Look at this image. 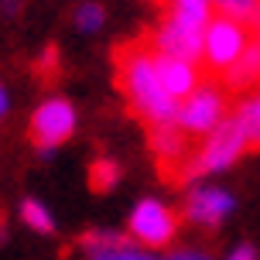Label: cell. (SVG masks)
Returning a JSON list of instances; mask_svg holds the SVG:
<instances>
[{"instance_id": "obj_1", "label": "cell", "mask_w": 260, "mask_h": 260, "mask_svg": "<svg viewBox=\"0 0 260 260\" xmlns=\"http://www.w3.org/2000/svg\"><path fill=\"white\" fill-rule=\"evenodd\" d=\"M113 79L123 92L130 113L144 127L178 123V100H171L154 69V45L147 41V31L113 48Z\"/></svg>"}, {"instance_id": "obj_2", "label": "cell", "mask_w": 260, "mask_h": 260, "mask_svg": "<svg viewBox=\"0 0 260 260\" xmlns=\"http://www.w3.org/2000/svg\"><path fill=\"white\" fill-rule=\"evenodd\" d=\"M247 48V27L216 14L206 24V38H202V58H199V79L202 82H222L226 69L240 58V52Z\"/></svg>"}, {"instance_id": "obj_3", "label": "cell", "mask_w": 260, "mask_h": 260, "mask_svg": "<svg viewBox=\"0 0 260 260\" xmlns=\"http://www.w3.org/2000/svg\"><path fill=\"white\" fill-rule=\"evenodd\" d=\"M243 151H247V130H243V117H240V106H236L233 113H226L222 123L209 134V141L199 147L192 168H188V182L199 178V175H209V171L233 165Z\"/></svg>"}, {"instance_id": "obj_4", "label": "cell", "mask_w": 260, "mask_h": 260, "mask_svg": "<svg viewBox=\"0 0 260 260\" xmlns=\"http://www.w3.org/2000/svg\"><path fill=\"white\" fill-rule=\"evenodd\" d=\"M230 113V92L219 82H199V89L178 106V127L192 137H206Z\"/></svg>"}, {"instance_id": "obj_5", "label": "cell", "mask_w": 260, "mask_h": 260, "mask_svg": "<svg viewBox=\"0 0 260 260\" xmlns=\"http://www.w3.org/2000/svg\"><path fill=\"white\" fill-rule=\"evenodd\" d=\"M178 226H182V216L175 209L161 206L154 199H144L141 206L130 212V236L144 243V247H168L171 240L178 236Z\"/></svg>"}, {"instance_id": "obj_6", "label": "cell", "mask_w": 260, "mask_h": 260, "mask_svg": "<svg viewBox=\"0 0 260 260\" xmlns=\"http://www.w3.org/2000/svg\"><path fill=\"white\" fill-rule=\"evenodd\" d=\"M72 130H76V110L69 100H48V103H41L35 110V117H31V144L38 147V151H52L58 144H65L72 137Z\"/></svg>"}, {"instance_id": "obj_7", "label": "cell", "mask_w": 260, "mask_h": 260, "mask_svg": "<svg viewBox=\"0 0 260 260\" xmlns=\"http://www.w3.org/2000/svg\"><path fill=\"white\" fill-rule=\"evenodd\" d=\"M202 38H206V27L188 24V21L171 17V14L161 17L157 31H147V41L154 45V52L175 55V58H185V62L202 58Z\"/></svg>"}, {"instance_id": "obj_8", "label": "cell", "mask_w": 260, "mask_h": 260, "mask_svg": "<svg viewBox=\"0 0 260 260\" xmlns=\"http://www.w3.org/2000/svg\"><path fill=\"white\" fill-rule=\"evenodd\" d=\"M154 69L171 100H188L195 92V86L202 82L199 72H195V62H185V58H175V55H165V52H154Z\"/></svg>"}, {"instance_id": "obj_9", "label": "cell", "mask_w": 260, "mask_h": 260, "mask_svg": "<svg viewBox=\"0 0 260 260\" xmlns=\"http://www.w3.org/2000/svg\"><path fill=\"white\" fill-rule=\"evenodd\" d=\"M233 209V199L222 192V188H199V192L188 195V202H185V216L199 226H219L226 219V212Z\"/></svg>"}, {"instance_id": "obj_10", "label": "cell", "mask_w": 260, "mask_h": 260, "mask_svg": "<svg viewBox=\"0 0 260 260\" xmlns=\"http://www.w3.org/2000/svg\"><path fill=\"white\" fill-rule=\"evenodd\" d=\"M257 82H260V41H247V48L240 52V58L226 69L222 86H226V92H247Z\"/></svg>"}, {"instance_id": "obj_11", "label": "cell", "mask_w": 260, "mask_h": 260, "mask_svg": "<svg viewBox=\"0 0 260 260\" xmlns=\"http://www.w3.org/2000/svg\"><path fill=\"white\" fill-rule=\"evenodd\" d=\"M117 182H120V165H117V161H110V157H96V161L89 165V188L96 195L110 192Z\"/></svg>"}, {"instance_id": "obj_12", "label": "cell", "mask_w": 260, "mask_h": 260, "mask_svg": "<svg viewBox=\"0 0 260 260\" xmlns=\"http://www.w3.org/2000/svg\"><path fill=\"white\" fill-rule=\"evenodd\" d=\"M240 117H243V130H247V151H260V96L240 103Z\"/></svg>"}, {"instance_id": "obj_13", "label": "cell", "mask_w": 260, "mask_h": 260, "mask_svg": "<svg viewBox=\"0 0 260 260\" xmlns=\"http://www.w3.org/2000/svg\"><path fill=\"white\" fill-rule=\"evenodd\" d=\"M216 4V11L226 14V17H233L240 24H253V17L260 11V0H212Z\"/></svg>"}, {"instance_id": "obj_14", "label": "cell", "mask_w": 260, "mask_h": 260, "mask_svg": "<svg viewBox=\"0 0 260 260\" xmlns=\"http://www.w3.org/2000/svg\"><path fill=\"white\" fill-rule=\"evenodd\" d=\"M134 236H120V233H103V230H89V233L79 236V243L89 250H117V247H130Z\"/></svg>"}, {"instance_id": "obj_15", "label": "cell", "mask_w": 260, "mask_h": 260, "mask_svg": "<svg viewBox=\"0 0 260 260\" xmlns=\"http://www.w3.org/2000/svg\"><path fill=\"white\" fill-rule=\"evenodd\" d=\"M21 219H24L31 230H38V233H52L55 230L48 209L41 206V202H35V199H24V202H21Z\"/></svg>"}, {"instance_id": "obj_16", "label": "cell", "mask_w": 260, "mask_h": 260, "mask_svg": "<svg viewBox=\"0 0 260 260\" xmlns=\"http://www.w3.org/2000/svg\"><path fill=\"white\" fill-rule=\"evenodd\" d=\"M76 27L79 31H100L103 27V7L100 4H82L76 11Z\"/></svg>"}, {"instance_id": "obj_17", "label": "cell", "mask_w": 260, "mask_h": 260, "mask_svg": "<svg viewBox=\"0 0 260 260\" xmlns=\"http://www.w3.org/2000/svg\"><path fill=\"white\" fill-rule=\"evenodd\" d=\"M89 260H154L151 253H141L134 247H117V250H92Z\"/></svg>"}, {"instance_id": "obj_18", "label": "cell", "mask_w": 260, "mask_h": 260, "mask_svg": "<svg viewBox=\"0 0 260 260\" xmlns=\"http://www.w3.org/2000/svg\"><path fill=\"white\" fill-rule=\"evenodd\" d=\"M171 260H209L206 253H192V250H182V253H175Z\"/></svg>"}, {"instance_id": "obj_19", "label": "cell", "mask_w": 260, "mask_h": 260, "mask_svg": "<svg viewBox=\"0 0 260 260\" xmlns=\"http://www.w3.org/2000/svg\"><path fill=\"white\" fill-rule=\"evenodd\" d=\"M230 260H253V250H250V247H240Z\"/></svg>"}, {"instance_id": "obj_20", "label": "cell", "mask_w": 260, "mask_h": 260, "mask_svg": "<svg viewBox=\"0 0 260 260\" xmlns=\"http://www.w3.org/2000/svg\"><path fill=\"white\" fill-rule=\"evenodd\" d=\"M7 113V92H4V86H0V117Z\"/></svg>"}, {"instance_id": "obj_21", "label": "cell", "mask_w": 260, "mask_h": 260, "mask_svg": "<svg viewBox=\"0 0 260 260\" xmlns=\"http://www.w3.org/2000/svg\"><path fill=\"white\" fill-rule=\"evenodd\" d=\"M253 31H257V41H260V11H257V17H253Z\"/></svg>"}, {"instance_id": "obj_22", "label": "cell", "mask_w": 260, "mask_h": 260, "mask_svg": "<svg viewBox=\"0 0 260 260\" xmlns=\"http://www.w3.org/2000/svg\"><path fill=\"white\" fill-rule=\"evenodd\" d=\"M4 7H7V11H14V7H17V0H4Z\"/></svg>"}]
</instances>
